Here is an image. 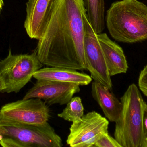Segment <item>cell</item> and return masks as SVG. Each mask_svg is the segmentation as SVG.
Masks as SVG:
<instances>
[{"mask_svg":"<svg viewBox=\"0 0 147 147\" xmlns=\"http://www.w3.org/2000/svg\"><path fill=\"white\" fill-rule=\"evenodd\" d=\"M84 0H57L36 51L40 61L50 67L86 69Z\"/></svg>","mask_w":147,"mask_h":147,"instance_id":"obj_1","label":"cell"},{"mask_svg":"<svg viewBox=\"0 0 147 147\" xmlns=\"http://www.w3.org/2000/svg\"><path fill=\"white\" fill-rule=\"evenodd\" d=\"M106 27L117 41L127 43L147 40V6L138 0L114 2L106 12Z\"/></svg>","mask_w":147,"mask_h":147,"instance_id":"obj_2","label":"cell"},{"mask_svg":"<svg viewBox=\"0 0 147 147\" xmlns=\"http://www.w3.org/2000/svg\"><path fill=\"white\" fill-rule=\"evenodd\" d=\"M121 102V114L115 123L114 137L122 147H142L143 114L146 103L136 85L128 86Z\"/></svg>","mask_w":147,"mask_h":147,"instance_id":"obj_3","label":"cell"},{"mask_svg":"<svg viewBox=\"0 0 147 147\" xmlns=\"http://www.w3.org/2000/svg\"><path fill=\"white\" fill-rule=\"evenodd\" d=\"M0 146L3 147H62L61 137L47 122L28 125L0 121Z\"/></svg>","mask_w":147,"mask_h":147,"instance_id":"obj_4","label":"cell"},{"mask_svg":"<svg viewBox=\"0 0 147 147\" xmlns=\"http://www.w3.org/2000/svg\"><path fill=\"white\" fill-rule=\"evenodd\" d=\"M43 65L36 50L30 54L14 55L9 49L7 56L0 61V73L6 85L2 93L19 92Z\"/></svg>","mask_w":147,"mask_h":147,"instance_id":"obj_5","label":"cell"},{"mask_svg":"<svg viewBox=\"0 0 147 147\" xmlns=\"http://www.w3.org/2000/svg\"><path fill=\"white\" fill-rule=\"evenodd\" d=\"M50 111L47 104L38 98H30L9 103L0 109V121L28 125L47 122Z\"/></svg>","mask_w":147,"mask_h":147,"instance_id":"obj_6","label":"cell"},{"mask_svg":"<svg viewBox=\"0 0 147 147\" xmlns=\"http://www.w3.org/2000/svg\"><path fill=\"white\" fill-rule=\"evenodd\" d=\"M109 121L95 111L89 112L72 122L66 140L71 147H94L105 133H109Z\"/></svg>","mask_w":147,"mask_h":147,"instance_id":"obj_7","label":"cell"},{"mask_svg":"<svg viewBox=\"0 0 147 147\" xmlns=\"http://www.w3.org/2000/svg\"><path fill=\"white\" fill-rule=\"evenodd\" d=\"M84 23L86 69L89 71L94 81L111 90L112 88L111 77L109 73L97 34L89 22L86 15L84 18Z\"/></svg>","mask_w":147,"mask_h":147,"instance_id":"obj_8","label":"cell"},{"mask_svg":"<svg viewBox=\"0 0 147 147\" xmlns=\"http://www.w3.org/2000/svg\"><path fill=\"white\" fill-rule=\"evenodd\" d=\"M80 91V85L76 84L39 79L37 80L23 99L38 98L48 105H64Z\"/></svg>","mask_w":147,"mask_h":147,"instance_id":"obj_9","label":"cell"},{"mask_svg":"<svg viewBox=\"0 0 147 147\" xmlns=\"http://www.w3.org/2000/svg\"><path fill=\"white\" fill-rule=\"evenodd\" d=\"M57 0H28L24 26L28 36L39 40L45 31Z\"/></svg>","mask_w":147,"mask_h":147,"instance_id":"obj_10","label":"cell"},{"mask_svg":"<svg viewBox=\"0 0 147 147\" xmlns=\"http://www.w3.org/2000/svg\"><path fill=\"white\" fill-rule=\"evenodd\" d=\"M97 37L111 77L126 73L128 65L122 47L111 40L105 33L98 34Z\"/></svg>","mask_w":147,"mask_h":147,"instance_id":"obj_11","label":"cell"},{"mask_svg":"<svg viewBox=\"0 0 147 147\" xmlns=\"http://www.w3.org/2000/svg\"><path fill=\"white\" fill-rule=\"evenodd\" d=\"M37 80L46 79L63 83H72L80 85H87L92 82V78L86 73L77 70L63 67H50L41 68L33 75Z\"/></svg>","mask_w":147,"mask_h":147,"instance_id":"obj_12","label":"cell"},{"mask_svg":"<svg viewBox=\"0 0 147 147\" xmlns=\"http://www.w3.org/2000/svg\"><path fill=\"white\" fill-rule=\"evenodd\" d=\"M91 94L106 118L110 121L116 122L121 114V101L111 92L110 90L96 81L92 84Z\"/></svg>","mask_w":147,"mask_h":147,"instance_id":"obj_13","label":"cell"},{"mask_svg":"<svg viewBox=\"0 0 147 147\" xmlns=\"http://www.w3.org/2000/svg\"><path fill=\"white\" fill-rule=\"evenodd\" d=\"M86 16L97 34L102 33L105 27V0H84Z\"/></svg>","mask_w":147,"mask_h":147,"instance_id":"obj_14","label":"cell"},{"mask_svg":"<svg viewBox=\"0 0 147 147\" xmlns=\"http://www.w3.org/2000/svg\"><path fill=\"white\" fill-rule=\"evenodd\" d=\"M66 104L65 108L58 114L59 117L65 121L73 122L84 115V108L80 98L73 97Z\"/></svg>","mask_w":147,"mask_h":147,"instance_id":"obj_15","label":"cell"},{"mask_svg":"<svg viewBox=\"0 0 147 147\" xmlns=\"http://www.w3.org/2000/svg\"><path fill=\"white\" fill-rule=\"evenodd\" d=\"M95 147H122L115 138L111 136L109 133H105L95 143Z\"/></svg>","mask_w":147,"mask_h":147,"instance_id":"obj_16","label":"cell"},{"mask_svg":"<svg viewBox=\"0 0 147 147\" xmlns=\"http://www.w3.org/2000/svg\"><path fill=\"white\" fill-rule=\"evenodd\" d=\"M138 84L140 90L147 97V64L140 72Z\"/></svg>","mask_w":147,"mask_h":147,"instance_id":"obj_17","label":"cell"},{"mask_svg":"<svg viewBox=\"0 0 147 147\" xmlns=\"http://www.w3.org/2000/svg\"><path fill=\"white\" fill-rule=\"evenodd\" d=\"M143 141L142 147H147V104H146L143 114Z\"/></svg>","mask_w":147,"mask_h":147,"instance_id":"obj_18","label":"cell"},{"mask_svg":"<svg viewBox=\"0 0 147 147\" xmlns=\"http://www.w3.org/2000/svg\"><path fill=\"white\" fill-rule=\"evenodd\" d=\"M6 89L5 82L1 74L0 73V92L2 93L3 91Z\"/></svg>","mask_w":147,"mask_h":147,"instance_id":"obj_19","label":"cell"},{"mask_svg":"<svg viewBox=\"0 0 147 147\" xmlns=\"http://www.w3.org/2000/svg\"><path fill=\"white\" fill-rule=\"evenodd\" d=\"M3 5H4V2H3V0H0V12L2 9Z\"/></svg>","mask_w":147,"mask_h":147,"instance_id":"obj_20","label":"cell"}]
</instances>
